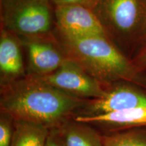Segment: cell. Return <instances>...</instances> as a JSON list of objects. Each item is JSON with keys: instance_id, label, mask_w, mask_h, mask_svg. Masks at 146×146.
Masks as SVG:
<instances>
[{"instance_id": "cell-1", "label": "cell", "mask_w": 146, "mask_h": 146, "mask_svg": "<svg viewBox=\"0 0 146 146\" xmlns=\"http://www.w3.org/2000/svg\"><path fill=\"white\" fill-rule=\"evenodd\" d=\"M88 102L29 75L0 87V111L50 129L79 116Z\"/></svg>"}, {"instance_id": "cell-2", "label": "cell", "mask_w": 146, "mask_h": 146, "mask_svg": "<svg viewBox=\"0 0 146 146\" xmlns=\"http://www.w3.org/2000/svg\"><path fill=\"white\" fill-rule=\"evenodd\" d=\"M54 35L66 54L97 81L109 87L125 82L146 91L143 69L125 56L106 36L66 38Z\"/></svg>"}, {"instance_id": "cell-3", "label": "cell", "mask_w": 146, "mask_h": 146, "mask_svg": "<svg viewBox=\"0 0 146 146\" xmlns=\"http://www.w3.org/2000/svg\"><path fill=\"white\" fill-rule=\"evenodd\" d=\"M87 5L125 56L146 41V0H92Z\"/></svg>"}, {"instance_id": "cell-4", "label": "cell", "mask_w": 146, "mask_h": 146, "mask_svg": "<svg viewBox=\"0 0 146 146\" xmlns=\"http://www.w3.org/2000/svg\"><path fill=\"white\" fill-rule=\"evenodd\" d=\"M50 0H3L1 27L18 37L53 33L56 28Z\"/></svg>"}, {"instance_id": "cell-5", "label": "cell", "mask_w": 146, "mask_h": 146, "mask_svg": "<svg viewBox=\"0 0 146 146\" xmlns=\"http://www.w3.org/2000/svg\"><path fill=\"white\" fill-rule=\"evenodd\" d=\"M31 76L58 90L87 100L102 98L109 87L97 81L81 65L68 57L54 72Z\"/></svg>"}, {"instance_id": "cell-6", "label": "cell", "mask_w": 146, "mask_h": 146, "mask_svg": "<svg viewBox=\"0 0 146 146\" xmlns=\"http://www.w3.org/2000/svg\"><path fill=\"white\" fill-rule=\"evenodd\" d=\"M19 39L27 55V75L50 74L59 68L68 58L54 32L47 35Z\"/></svg>"}, {"instance_id": "cell-7", "label": "cell", "mask_w": 146, "mask_h": 146, "mask_svg": "<svg viewBox=\"0 0 146 146\" xmlns=\"http://www.w3.org/2000/svg\"><path fill=\"white\" fill-rule=\"evenodd\" d=\"M54 14V32L60 36L73 39L106 36L98 17L87 5H59L55 7Z\"/></svg>"}, {"instance_id": "cell-8", "label": "cell", "mask_w": 146, "mask_h": 146, "mask_svg": "<svg viewBox=\"0 0 146 146\" xmlns=\"http://www.w3.org/2000/svg\"><path fill=\"white\" fill-rule=\"evenodd\" d=\"M139 107H146V91L120 82L110 85L102 98L89 100L78 116H94Z\"/></svg>"}, {"instance_id": "cell-9", "label": "cell", "mask_w": 146, "mask_h": 146, "mask_svg": "<svg viewBox=\"0 0 146 146\" xmlns=\"http://www.w3.org/2000/svg\"><path fill=\"white\" fill-rule=\"evenodd\" d=\"M27 75L23 45L19 37L1 27L0 31V87Z\"/></svg>"}, {"instance_id": "cell-10", "label": "cell", "mask_w": 146, "mask_h": 146, "mask_svg": "<svg viewBox=\"0 0 146 146\" xmlns=\"http://www.w3.org/2000/svg\"><path fill=\"white\" fill-rule=\"evenodd\" d=\"M94 126L102 133L146 127V107L94 116H77L74 118Z\"/></svg>"}, {"instance_id": "cell-11", "label": "cell", "mask_w": 146, "mask_h": 146, "mask_svg": "<svg viewBox=\"0 0 146 146\" xmlns=\"http://www.w3.org/2000/svg\"><path fill=\"white\" fill-rule=\"evenodd\" d=\"M58 129L66 146H104L103 133L89 124L72 119Z\"/></svg>"}, {"instance_id": "cell-12", "label": "cell", "mask_w": 146, "mask_h": 146, "mask_svg": "<svg viewBox=\"0 0 146 146\" xmlns=\"http://www.w3.org/2000/svg\"><path fill=\"white\" fill-rule=\"evenodd\" d=\"M50 131L40 124L14 120L10 146H45Z\"/></svg>"}, {"instance_id": "cell-13", "label": "cell", "mask_w": 146, "mask_h": 146, "mask_svg": "<svg viewBox=\"0 0 146 146\" xmlns=\"http://www.w3.org/2000/svg\"><path fill=\"white\" fill-rule=\"evenodd\" d=\"M104 146H146V127L103 133Z\"/></svg>"}, {"instance_id": "cell-14", "label": "cell", "mask_w": 146, "mask_h": 146, "mask_svg": "<svg viewBox=\"0 0 146 146\" xmlns=\"http://www.w3.org/2000/svg\"><path fill=\"white\" fill-rule=\"evenodd\" d=\"M14 119L8 113L0 111V146H10L14 132Z\"/></svg>"}, {"instance_id": "cell-15", "label": "cell", "mask_w": 146, "mask_h": 146, "mask_svg": "<svg viewBox=\"0 0 146 146\" xmlns=\"http://www.w3.org/2000/svg\"><path fill=\"white\" fill-rule=\"evenodd\" d=\"M45 146H66L58 128L50 129Z\"/></svg>"}, {"instance_id": "cell-16", "label": "cell", "mask_w": 146, "mask_h": 146, "mask_svg": "<svg viewBox=\"0 0 146 146\" xmlns=\"http://www.w3.org/2000/svg\"><path fill=\"white\" fill-rule=\"evenodd\" d=\"M50 1L56 6H59V5L75 4H83L87 5L91 2V0H50Z\"/></svg>"}, {"instance_id": "cell-17", "label": "cell", "mask_w": 146, "mask_h": 146, "mask_svg": "<svg viewBox=\"0 0 146 146\" xmlns=\"http://www.w3.org/2000/svg\"><path fill=\"white\" fill-rule=\"evenodd\" d=\"M133 62L141 68H146V45L142 49L140 52L137 55V56L133 60Z\"/></svg>"}, {"instance_id": "cell-18", "label": "cell", "mask_w": 146, "mask_h": 146, "mask_svg": "<svg viewBox=\"0 0 146 146\" xmlns=\"http://www.w3.org/2000/svg\"><path fill=\"white\" fill-rule=\"evenodd\" d=\"M91 1H92V0H91Z\"/></svg>"}]
</instances>
